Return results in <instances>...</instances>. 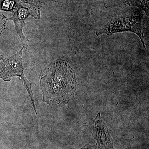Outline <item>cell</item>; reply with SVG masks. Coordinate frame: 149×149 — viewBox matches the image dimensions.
Instances as JSON below:
<instances>
[{
    "label": "cell",
    "mask_w": 149,
    "mask_h": 149,
    "mask_svg": "<svg viewBox=\"0 0 149 149\" xmlns=\"http://www.w3.org/2000/svg\"><path fill=\"white\" fill-rule=\"evenodd\" d=\"M143 14L122 15L114 17L104 27L96 32L97 36L102 35H112L120 32H131L139 36L143 47H146L142 24Z\"/></svg>",
    "instance_id": "7a4b0ae2"
},
{
    "label": "cell",
    "mask_w": 149,
    "mask_h": 149,
    "mask_svg": "<svg viewBox=\"0 0 149 149\" xmlns=\"http://www.w3.org/2000/svg\"><path fill=\"white\" fill-rule=\"evenodd\" d=\"M43 101L49 105L63 106L74 97L76 76L66 61L58 59L48 65L40 75Z\"/></svg>",
    "instance_id": "6da1fadb"
},
{
    "label": "cell",
    "mask_w": 149,
    "mask_h": 149,
    "mask_svg": "<svg viewBox=\"0 0 149 149\" xmlns=\"http://www.w3.org/2000/svg\"><path fill=\"white\" fill-rule=\"evenodd\" d=\"M19 3L18 0H3L0 4V10L14 13Z\"/></svg>",
    "instance_id": "ba28073f"
},
{
    "label": "cell",
    "mask_w": 149,
    "mask_h": 149,
    "mask_svg": "<svg viewBox=\"0 0 149 149\" xmlns=\"http://www.w3.org/2000/svg\"><path fill=\"white\" fill-rule=\"evenodd\" d=\"M13 76H15V74L7 58L0 52V78L5 81H10Z\"/></svg>",
    "instance_id": "8992f818"
},
{
    "label": "cell",
    "mask_w": 149,
    "mask_h": 149,
    "mask_svg": "<svg viewBox=\"0 0 149 149\" xmlns=\"http://www.w3.org/2000/svg\"><path fill=\"white\" fill-rule=\"evenodd\" d=\"M125 4L134 6L145 12L147 15L149 14V0H121Z\"/></svg>",
    "instance_id": "52a82bcc"
},
{
    "label": "cell",
    "mask_w": 149,
    "mask_h": 149,
    "mask_svg": "<svg viewBox=\"0 0 149 149\" xmlns=\"http://www.w3.org/2000/svg\"><path fill=\"white\" fill-rule=\"evenodd\" d=\"M79 149H103L100 147L98 146L97 144L96 145H86L85 146Z\"/></svg>",
    "instance_id": "30bf717a"
},
{
    "label": "cell",
    "mask_w": 149,
    "mask_h": 149,
    "mask_svg": "<svg viewBox=\"0 0 149 149\" xmlns=\"http://www.w3.org/2000/svg\"><path fill=\"white\" fill-rule=\"evenodd\" d=\"M3 1V0H0V4H1V3H2V2Z\"/></svg>",
    "instance_id": "8fae6325"
},
{
    "label": "cell",
    "mask_w": 149,
    "mask_h": 149,
    "mask_svg": "<svg viewBox=\"0 0 149 149\" xmlns=\"http://www.w3.org/2000/svg\"><path fill=\"white\" fill-rule=\"evenodd\" d=\"M24 47H22L20 51L17 52L16 54L11 56L7 57V59L13 70L15 76H19L24 83V86L27 89L29 96L32 99V103L35 109L34 104V97L31 90L30 83L24 76L23 70L24 68L22 65V55Z\"/></svg>",
    "instance_id": "5b68a950"
},
{
    "label": "cell",
    "mask_w": 149,
    "mask_h": 149,
    "mask_svg": "<svg viewBox=\"0 0 149 149\" xmlns=\"http://www.w3.org/2000/svg\"><path fill=\"white\" fill-rule=\"evenodd\" d=\"M8 20V18L0 11V36H1L6 28V24Z\"/></svg>",
    "instance_id": "9c48e42d"
},
{
    "label": "cell",
    "mask_w": 149,
    "mask_h": 149,
    "mask_svg": "<svg viewBox=\"0 0 149 149\" xmlns=\"http://www.w3.org/2000/svg\"><path fill=\"white\" fill-rule=\"evenodd\" d=\"M93 136L97 140V145L103 149H115L113 140L110 135L107 125L98 113L94 120Z\"/></svg>",
    "instance_id": "277c9868"
},
{
    "label": "cell",
    "mask_w": 149,
    "mask_h": 149,
    "mask_svg": "<svg viewBox=\"0 0 149 149\" xmlns=\"http://www.w3.org/2000/svg\"><path fill=\"white\" fill-rule=\"evenodd\" d=\"M29 16L33 17L36 19L40 18V11L34 7L30 6L27 8L22 6L19 3L14 12L13 16L9 19L13 22L17 34L20 37L23 47L25 49L28 48V39L24 36L22 32L23 27L25 26V20Z\"/></svg>",
    "instance_id": "3957f363"
}]
</instances>
